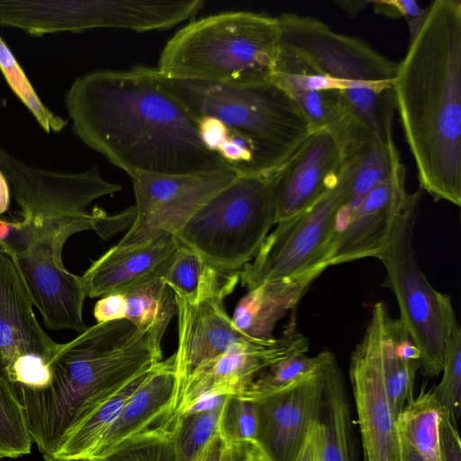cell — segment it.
<instances>
[{
    "label": "cell",
    "mask_w": 461,
    "mask_h": 461,
    "mask_svg": "<svg viewBox=\"0 0 461 461\" xmlns=\"http://www.w3.org/2000/svg\"><path fill=\"white\" fill-rule=\"evenodd\" d=\"M65 104L77 136L130 177L227 169L153 68L86 73L70 86Z\"/></svg>",
    "instance_id": "6da1fadb"
},
{
    "label": "cell",
    "mask_w": 461,
    "mask_h": 461,
    "mask_svg": "<svg viewBox=\"0 0 461 461\" xmlns=\"http://www.w3.org/2000/svg\"><path fill=\"white\" fill-rule=\"evenodd\" d=\"M397 63L395 111L421 189L461 204V2L436 0Z\"/></svg>",
    "instance_id": "7a4b0ae2"
},
{
    "label": "cell",
    "mask_w": 461,
    "mask_h": 461,
    "mask_svg": "<svg viewBox=\"0 0 461 461\" xmlns=\"http://www.w3.org/2000/svg\"><path fill=\"white\" fill-rule=\"evenodd\" d=\"M153 75L205 148L238 176L274 174L311 133L299 106L274 80L231 86L170 78L156 68Z\"/></svg>",
    "instance_id": "3957f363"
},
{
    "label": "cell",
    "mask_w": 461,
    "mask_h": 461,
    "mask_svg": "<svg viewBox=\"0 0 461 461\" xmlns=\"http://www.w3.org/2000/svg\"><path fill=\"white\" fill-rule=\"evenodd\" d=\"M161 360V350L127 320L96 323L59 344L49 385L17 390L32 443L54 456L91 411Z\"/></svg>",
    "instance_id": "277c9868"
},
{
    "label": "cell",
    "mask_w": 461,
    "mask_h": 461,
    "mask_svg": "<svg viewBox=\"0 0 461 461\" xmlns=\"http://www.w3.org/2000/svg\"><path fill=\"white\" fill-rule=\"evenodd\" d=\"M277 16L230 11L191 20L165 44V77L231 86L272 81L280 51Z\"/></svg>",
    "instance_id": "5b68a950"
},
{
    "label": "cell",
    "mask_w": 461,
    "mask_h": 461,
    "mask_svg": "<svg viewBox=\"0 0 461 461\" xmlns=\"http://www.w3.org/2000/svg\"><path fill=\"white\" fill-rule=\"evenodd\" d=\"M277 18L279 55L339 81L358 121L381 140H393L397 63L314 17L286 13Z\"/></svg>",
    "instance_id": "8992f818"
},
{
    "label": "cell",
    "mask_w": 461,
    "mask_h": 461,
    "mask_svg": "<svg viewBox=\"0 0 461 461\" xmlns=\"http://www.w3.org/2000/svg\"><path fill=\"white\" fill-rule=\"evenodd\" d=\"M274 174L237 176L175 237L216 267L240 272L277 223Z\"/></svg>",
    "instance_id": "52a82bcc"
},
{
    "label": "cell",
    "mask_w": 461,
    "mask_h": 461,
    "mask_svg": "<svg viewBox=\"0 0 461 461\" xmlns=\"http://www.w3.org/2000/svg\"><path fill=\"white\" fill-rule=\"evenodd\" d=\"M420 197V191L410 194L376 258L396 298L399 321L419 350L420 368L434 377L442 371L447 337L457 321L449 295L432 286L414 257L411 239Z\"/></svg>",
    "instance_id": "ba28073f"
},
{
    "label": "cell",
    "mask_w": 461,
    "mask_h": 461,
    "mask_svg": "<svg viewBox=\"0 0 461 461\" xmlns=\"http://www.w3.org/2000/svg\"><path fill=\"white\" fill-rule=\"evenodd\" d=\"M350 168L344 163L338 182L313 204L276 223L255 258L240 271L242 286L251 290L267 282L294 277L325 260L346 204Z\"/></svg>",
    "instance_id": "9c48e42d"
},
{
    "label": "cell",
    "mask_w": 461,
    "mask_h": 461,
    "mask_svg": "<svg viewBox=\"0 0 461 461\" xmlns=\"http://www.w3.org/2000/svg\"><path fill=\"white\" fill-rule=\"evenodd\" d=\"M389 313L376 303L350 357L348 376L361 434L364 461H401L400 438L387 397L383 339Z\"/></svg>",
    "instance_id": "30bf717a"
},
{
    "label": "cell",
    "mask_w": 461,
    "mask_h": 461,
    "mask_svg": "<svg viewBox=\"0 0 461 461\" xmlns=\"http://www.w3.org/2000/svg\"><path fill=\"white\" fill-rule=\"evenodd\" d=\"M238 176L230 170L187 175L142 174L130 177L135 218L116 244L130 246L159 235L177 234L189 220Z\"/></svg>",
    "instance_id": "8fae6325"
},
{
    "label": "cell",
    "mask_w": 461,
    "mask_h": 461,
    "mask_svg": "<svg viewBox=\"0 0 461 461\" xmlns=\"http://www.w3.org/2000/svg\"><path fill=\"white\" fill-rule=\"evenodd\" d=\"M5 175L23 219H60L86 212L95 200L122 186L104 179L96 167L64 173L31 166L0 147Z\"/></svg>",
    "instance_id": "7c38bea8"
},
{
    "label": "cell",
    "mask_w": 461,
    "mask_h": 461,
    "mask_svg": "<svg viewBox=\"0 0 461 461\" xmlns=\"http://www.w3.org/2000/svg\"><path fill=\"white\" fill-rule=\"evenodd\" d=\"M309 341L291 321L280 338L250 339L197 366L185 380L175 409L181 413L205 395H241L254 379L276 362L307 353Z\"/></svg>",
    "instance_id": "4fadbf2b"
},
{
    "label": "cell",
    "mask_w": 461,
    "mask_h": 461,
    "mask_svg": "<svg viewBox=\"0 0 461 461\" xmlns=\"http://www.w3.org/2000/svg\"><path fill=\"white\" fill-rule=\"evenodd\" d=\"M330 359L295 384L251 400L258 413L256 444L270 461H294L310 430L321 420Z\"/></svg>",
    "instance_id": "5bb4252c"
},
{
    "label": "cell",
    "mask_w": 461,
    "mask_h": 461,
    "mask_svg": "<svg viewBox=\"0 0 461 461\" xmlns=\"http://www.w3.org/2000/svg\"><path fill=\"white\" fill-rule=\"evenodd\" d=\"M63 247L56 242H41L12 258L45 326L81 333L87 328L83 321L86 294L81 276L66 269Z\"/></svg>",
    "instance_id": "9a60e30c"
},
{
    "label": "cell",
    "mask_w": 461,
    "mask_h": 461,
    "mask_svg": "<svg viewBox=\"0 0 461 461\" xmlns=\"http://www.w3.org/2000/svg\"><path fill=\"white\" fill-rule=\"evenodd\" d=\"M344 162L343 140L338 131H312L274 174L277 222L313 204L338 182Z\"/></svg>",
    "instance_id": "2e32d148"
},
{
    "label": "cell",
    "mask_w": 461,
    "mask_h": 461,
    "mask_svg": "<svg viewBox=\"0 0 461 461\" xmlns=\"http://www.w3.org/2000/svg\"><path fill=\"white\" fill-rule=\"evenodd\" d=\"M405 176L402 163L368 193L337 231L325 260L327 267L376 258L381 253L411 194L406 190Z\"/></svg>",
    "instance_id": "e0dca14e"
},
{
    "label": "cell",
    "mask_w": 461,
    "mask_h": 461,
    "mask_svg": "<svg viewBox=\"0 0 461 461\" xmlns=\"http://www.w3.org/2000/svg\"><path fill=\"white\" fill-rule=\"evenodd\" d=\"M180 248L169 233L130 246H113L95 260L81 276L86 296L123 294L161 278Z\"/></svg>",
    "instance_id": "ac0fdd59"
},
{
    "label": "cell",
    "mask_w": 461,
    "mask_h": 461,
    "mask_svg": "<svg viewBox=\"0 0 461 461\" xmlns=\"http://www.w3.org/2000/svg\"><path fill=\"white\" fill-rule=\"evenodd\" d=\"M33 307L14 258L0 248V363L8 376L26 357L50 363L59 346L44 331Z\"/></svg>",
    "instance_id": "d6986e66"
},
{
    "label": "cell",
    "mask_w": 461,
    "mask_h": 461,
    "mask_svg": "<svg viewBox=\"0 0 461 461\" xmlns=\"http://www.w3.org/2000/svg\"><path fill=\"white\" fill-rule=\"evenodd\" d=\"M175 300L178 344L172 357L177 403L185 380L197 366L224 353L234 344L251 338L234 325L224 310L222 301L210 300L192 305L176 295Z\"/></svg>",
    "instance_id": "ffe728a7"
},
{
    "label": "cell",
    "mask_w": 461,
    "mask_h": 461,
    "mask_svg": "<svg viewBox=\"0 0 461 461\" xmlns=\"http://www.w3.org/2000/svg\"><path fill=\"white\" fill-rule=\"evenodd\" d=\"M176 378L173 357L158 362L127 401L90 458L100 459L114 447L175 414Z\"/></svg>",
    "instance_id": "44dd1931"
},
{
    "label": "cell",
    "mask_w": 461,
    "mask_h": 461,
    "mask_svg": "<svg viewBox=\"0 0 461 461\" xmlns=\"http://www.w3.org/2000/svg\"><path fill=\"white\" fill-rule=\"evenodd\" d=\"M327 268L319 266L290 278L267 282L249 290L238 302L232 321L247 337L269 340L277 322L295 308L306 291Z\"/></svg>",
    "instance_id": "7402d4cb"
},
{
    "label": "cell",
    "mask_w": 461,
    "mask_h": 461,
    "mask_svg": "<svg viewBox=\"0 0 461 461\" xmlns=\"http://www.w3.org/2000/svg\"><path fill=\"white\" fill-rule=\"evenodd\" d=\"M162 279L175 295L196 305L210 300L222 301L238 285L240 272L218 268L193 249L180 244Z\"/></svg>",
    "instance_id": "603a6c76"
},
{
    "label": "cell",
    "mask_w": 461,
    "mask_h": 461,
    "mask_svg": "<svg viewBox=\"0 0 461 461\" xmlns=\"http://www.w3.org/2000/svg\"><path fill=\"white\" fill-rule=\"evenodd\" d=\"M345 162L350 168V180L339 230L368 193L390 177L402 164L394 140L384 141L374 134L350 149L345 155Z\"/></svg>",
    "instance_id": "cb8c5ba5"
},
{
    "label": "cell",
    "mask_w": 461,
    "mask_h": 461,
    "mask_svg": "<svg viewBox=\"0 0 461 461\" xmlns=\"http://www.w3.org/2000/svg\"><path fill=\"white\" fill-rule=\"evenodd\" d=\"M323 461H355L354 439L344 379L334 355L325 367Z\"/></svg>",
    "instance_id": "d4e9b609"
},
{
    "label": "cell",
    "mask_w": 461,
    "mask_h": 461,
    "mask_svg": "<svg viewBox=\"0 0 461 461\" xmlns=\"http://www.w3.org/2000/svg\"><path fill=\"white\" fill-rule=\"evenodd\" d=\"M151 369L134 378L91 411L68 432L54 456L91 457L102 438L121 414L129 398L145 381Z\"/></svg>",
    "instance_id": "484cf974"
},
{
    "label": "cell",
    "mask_w": 461,
    "mask_h": 461,
    "mask_svg": "<svg viewBox=\"0 0 461 461\" xmlns=\"http://www.w3.org/2000/svg\"><path fill=\"white\" fill-rule=\"evenodd\" d=\"M443 409L433 389L421 388L396 416L399 438L425 461H442L440 424Z\"/></svg>",
    "instance_id": "4316f807"
},
{
    "label": "cell",
    "mask_w": 461,
    "mask_h": 461,
    "mask_svg": "<svg viewBox=\"0 0 461 461\" xmlns=\"http://www.w3.org/2000/svg\"><path fill=\"white\" fill-rule=\"evenodd\" d=\"M124 320L141 333L147 334L153 345L161 350L163 335L175 314L176 304L171 288L161 278L123 293Z\"/></svg>",
    "instance_id": "83f0119b"
},
{
    "label": "cell",
    "mask_w": 461,
    "mask_h": 461,
    "mask_svg": "<svg viewBox=\"0 0 461 461\" xmlns=\"http://www.w3.org/2000/svg\"><path fill=\"white\" fill-rule=\"evenodd\" d=\"M32 444L15 386L0 363V459L28 455Z\"/></svg>",
    "instance_id": "f1b7e54d"
},
{
    "label": "cell",
    "mask_w": 461,
    "mask_h": 461,
    "mask_svg": "<svg viewBox=\"0 0 461 461\" xmlns=\"http://www.w3.org/2000/svg\"><path fill=\"white\" fill-rule=\"evenodd\" d=\"M174 415L123 440L99 461H176Z\"/></svg>",
    "instance_id": "f546056e"
},
{
    "label": "cell",
    "mask_w": 461,
    "mask_h": 461,
    "mask_svg": "<svg viewBox=\"0 0 461 461\" xmlns=\"http://www.w3.org/2000/svg\"><path fill=\"white\" fill-rule=\"evenodd\" d=\"M332 353L322 351L313 357L299 353L287 357L260 373L240 397L255 400L288 387L323 366Z\"/></svg>",
    "instance_id": "4dcf8cb0"
},
{
    "label": "cell",
    "mask_w": 461,
    "mask_h": 461,
    "mask_svg": "<svg viewBox=\"0 0 461 461\" xmlns=\"http://www.w3.org/2000/svg\"><path fill=\"white\" fill-rule=\"evenodd\" d=\"M223 405L224 402L221 406L209 411L174 415L172 431L176 461H193L206 443L219 431Z\"/></svg>",
    "instance_id": "1f68e13d"
},
{
    "label": "cell",
    "mask_w": 461,
    "mask_h": 461,
    "mask_svg": "<svg viewBox=\"0 0 461 461\" xmlns=\"http://www.w3.org/2000/svg\"><path fill=\"white\" fill-rule=\"evenodd\" d=\"M0 70L11 89L47 132H59L67 121L53 113L40 99L17 59L0 36Z\"/></svg>",
    "instance_id": "d6a6232c"
},
{
    "label": "cell",
    "mask_w": 461,
    "mask_h": 461,
    "mask_svg": "<svg viewBox=\"0 0 461 461\" xmlns=\"http://www.w3.org/2000/svg\"><path fill=\"white\" fill-rule=\"evenodd\" d=\"M441 373L439 384L432 389L443 411L457 424L461 406V330L458 323L449 331Z\"/></svg>",
    "instance_id": "836d02e7"
},
{
    "label": "cell",
    "mask_w": 461,
    "mask_h": 461,
    "mask_svg": "<svg viewBox=\"0 0 461 461\" xmlns=\"http://www.w3.org/2000/svg\"><path fill=\"white\" fill-rule=\"evenodd\" d=\"M219 432L227 444L234 442L256 444L258 413L255 402L237 395L228 396L220 419Z\"/></svg>",
    "instance_id": "e575fe53"
},
{
    "label": "cell",
    "mask_w": 461,
    "mask_h": 461,
    "mask_svg": "<svg viewBox=\"0 0 461 461\" xmlns=\"http://www.w3.org/2000/svg\"><path fill=\"white\" fill-rule=\"evenodd\" d=\"M374 11L391 18H403L408 25L410 41L422 28L429 6L422 7L414 0L371 1Z\"/></svg>",
    "instance_id": "d590c367"
},
{
    "label": "cell",
    "mask_w": 461,
    "mask_h": 461,
    "mask_svg": "<svg viewBox=\"0 0 461 461\" xmlns=\"http://www.w3.org/2000/svg\"><path fill=\"white\" fill-rule=\"evenodd\" d=\"M442 461H461V442L456 424L444 411L440 424Z\"/></svg>",
    "instance_id": "8d00e7d4"
},
{
    "label": "cell",
    "mask_w": 461,
    "mask_h": 461,
    "mask_svg": "<svg viewBox=\"0 0 461 461\" xmlns=\"http://www.w3.org/2000/svg\"><path fill=\"white\" fill-rule=\"evenodd\" d=\"M124 306L123 294H111L100 297L94 307L96 323L124 320Z\"/></svg>",
    "instance_id": "74e56055"
},
{
    "label": "cell",
    "mask_w": 461,
    "mask_h": 461,
    "mask_svg": "<svg viewBox=\"0 0 461 461\" xmlns=\"http://www.w3.org/2000/svg\"><path fill=\"white\" fill-rule=\"evenodd\" d=\"M325 429L321 420L310 430L294 461H323Z\"/></svg>",
    "instance_id": "f35d334b"
},
{
    "label": "cell",
    "mask_w": 461,
    "mask_h": 461,
    "mask_svg": "<svg viewBox=\"0 0 461 461\" xmlns=\"http://www.w3.org/2000/svg\"><path fill=\"white\" fill-rule=\"evenodd\" d=\"M257 447L250 442L226 443L221 461H251Z\"/></svg>",
    "instance_id": "ab89813d"
},
{
    "label": "cell",
    "mask_w": 461,
    "mask_h": 461,
    "mask_svg": "<svg viewBox=\"0 0 461 461\" xmlns=\"http://www.w3.org/2000/svg\"><path fill=\"white\" fill-rule=\"evenodd\" d=\"M226 442L218 431L197 454L193 461H221Z\"/></svg>",
    "instance_id": "60d3db41"
},
{
    "label": "cell",
    "mask_w": 461,
    "mask_h": 461,
    "mask_svg": "<svg viewBox=\"0 0 461 461\" xmlns=\"http://www.w3.org/2000/svg\"><path fill=\"white\" fill-rule=\"evenodd\" d=\"M11 190L5 175L0 170V216L5 213L10 205Z\"/></svg>",
    "instance_id": "b9f144b4"
},
{
    "label": "cell",
    "mask_w": 461,
    "mask_h": 461,
    "mask_svg": "<svg viewBox=\"0 0 461 461\" xmlns=\"http://www.w3.org/2000/svg\"><path fill=\"white\" fill-rule=\"evenodd\" d=\"M401 461H425L423 457L409 444L400 438Z\"/></svg>",
    "instance_id": "7bdbcfd3"
},
{
    "label": "cell",
    "mask_w": 461,
    "mask_h": 461,
    "mask_svg": "<svg viewBox=\"0 0 461 461\" xmlns=\"http://www.w3.org/2000/svg\"><path fill=\"white\" fill-rule=\"evenodd\" d=\"M45 461H99V459L90 457H75V458H62L54 456H43Z\"/></svg>",
    "instance_id": "ee69618b"
},
{
    "label": "cell",
    "mask_w": 461,
    "mask_h": 461,
    "mask_svg": "<svg viewBox=\"0 0 461 461\" xmlns=\"http://www.w3.org/2000/svg\"><path fill=\"white\" fill-rule=\"evenodd\" d=\"M251 461H270L258 448H256Z\"/></svg>",
    "instance_id": "f6af8a7d"
}]
</instances>
